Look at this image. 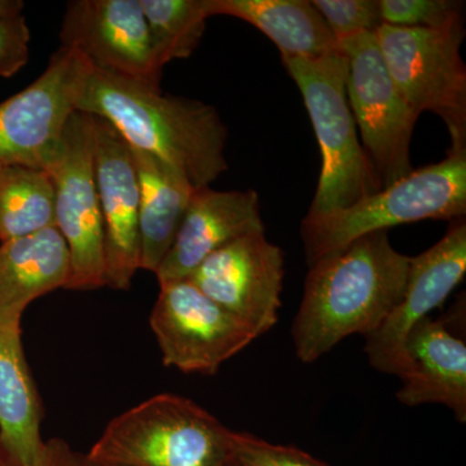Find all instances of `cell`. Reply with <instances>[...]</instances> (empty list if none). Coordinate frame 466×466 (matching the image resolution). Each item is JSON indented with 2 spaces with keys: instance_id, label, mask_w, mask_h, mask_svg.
<instances>
[{
  "instance_id": "52a82bcc",
  "label": "cell",
  "mask_w": 466,
  "mask_h": 466,
  "mask_svg": "<svg viewBox=\"0 0 466 466\" xmlns=\"http://www.w3.org/2000/svg\"><path fill=\"white\" fill-rule=\"evenodd\" d=\"M95 118L76 110L42 170L55 191L54 225L70 254L66 289L92 290L104 284V232L95 179Z\"/></svg>"
},
{
  "instance_id": "ffe728a7",
  "label": "cell",
  "mask_w": 466,
  "mask_h": 466,
  "mask_svg": "<svg viewBox=\"0 0 466 466\" xmlns=\"http://www.w3.org/2000/svg\"><path fill=\"white\" fill-rule=\"evenodd\" d=\"M210 17L240 18L275 43L281 57L317 58L339 43L309 0H208Z\"/></svg>"
},
{
  "instance_id": "603a6c76",
  "label": "cell",
  "mask_w": 466,
  "mask_h": 466,
  "mask_svg": "<svg viewBox=\"0 0 466 466\" xmlns=\"http://www.w3.org/2000/svg\"><path fill=\"white\" fill-rule=\"evenodd\" d=\"M464 3L455 0H380L382 25L438 29L464 21Z\"/></svg>"
},
{
  "instance_id": "4fadbf2b",
  "label": "cell",
  "mask_w": 466,
  "mask_h": 466,
  "mask_svg": "<svg viewBox=\"0 0 466 466\" xmlns=\"http://www.w3.org/2000/svg\"><path fill=\"white\" fill-rule=\"evenodd\" d=\"M61 47L112 75L161 87L159 66L140 0H73L60 30Z\"/></svg>"
},
{
  "instance_id": "ac0fdd59",
  "label": "cell",
  "mask_w": 466,
  "mask_h": 466,
  "mask_svg": "<svg viewBox=\"0 0 466 466\" xmlns=\"http://www.w3.org/2000/svg\"><path fill=\"white\" fill-rule=\"evenodd\" d=\"M70 254L56 227L0 242V318L23 319L33 300L66 289Z\"/></svg>"
},
{
  "instance_id": "2e32d148",
  "label": "cell",
  "mask_w": 466,
  "mask_h": 466,
  "mask_svg": "<svg viewBox=\"0 0 466 466\" xmlns=\"http://www.w3.org/2000/svg\"><path fill=\"white\" fill-rule=\"evenodd\" d=\"M410 368L397 397L416 407L437 403L466 421V345L451 328V319H422L407 337Z\"/></svg>"
},
{
  "instance_id": "5b68a950",
  "label": "cell",
  "mask_w": 466,
  "mask_h": 466,
  "mask_svg": "<svg viewBox=\"0 0 466 466\" xmlns=\"http://www.w3.org/2000/svg\"><path fill=\"white\" fill-rule=\"evenodd\" d=\"M283 64L302 94L320 147L321 173L309 214L341 210L381 191L350 108L341 46L317 58L283 57Z\"/></svg>"
},
{
  "instance_id": "9c48e42d",
  "label": "cell",
  "mask_w": 466,
  "mask_h": 466,
  "mask_svg": "<svg viewBox=\"0 0 466 466\" xmlns=\"http://www.w3.org/2000/svg\"><path fill=\"white\" fill-rule=\"evenodd\" d=\"M149 324L165 366L184 373L216 375L223 363L259 337L189 279L159 284Z\"/></svg>"
},
{
  "instance_id": "7c38bea8",
  "label": "cell",
  "mask_w": 466,
  "mask_h": 466,
  "mask_svg": "<svg viewBox=\"0 0 466 466\" xmlns=\"http://www.w3.org/2000/svg\"><path fill=\"white\" fill-rule=\"evenodd\" d=\"M284 276L283 250L254 232L214 251L187 279L260 337L278 324Z\"/></svg>"
},
{
  "instance_id": "7402d4cb",
  "label": "cell",
  "mask_w": 466,
  "mask_h": 466,
  "mask_svg": "<svg viewBox=\"0 0 466 466\" xmlns=\"http://www.w3.org/2000/svg\"><path fill=\"white\" fill-rule=\"evenodd\" d=\"M159 66L191 57L210 18L208 0H140Z\"/></svg>"
},
{
  "instance_id": "cb8c5ba5",
  "label": "cell",
  "mask_w": 466,
  "mask_h": 466,
  "mask_svg": "<svg viewBox=\"0 0 466 466\" xmlns=\"http://www.w3.org/2000/svg\"><path fill=\"white\" fill-rule=\"evenodd\" d=\"M312 5L339 42L357 34H375L382 25L380 0H312Z\"/></svg>"
},
{
  "instance_id": "9a60e30c",
  "label": "cell",
  "mask_w": 466,
  "mask_h": 466,
  "mask_svg": "<svg viewBox=\"0 0 466 466\" xmlns=\"http://www.w3.org/2000/svg\"><path fill=\"white\" fill-rule=\"evenodd\" d=\"M265 231L258 193L253 189H198L193 193L173 247L155 274L158 284L189 278L214 251L242 236Z\"/></svg>"
},
{
  "instance_id": "d4e9b609",
  "label": "cell",
  "mask_w": 466,
  "mask_h": 466,
  "mask_svg": "<svg viewBox=\"0 0 466 466\" xmlns=\"http://www.w3.org/2000/svg\"><path fill=\"white\" fill-rule=\"evenodd\" d=\"M231 447L238 466H329L297 447L272 444L248 433L232 431Z\"/></svg>"
},
{
  "instance_id": "44dd1931",
  "label": "cell",
  "mask_w": 466,
  "mask_h": 466,
  "mask_svg": "<svg viewBox=\"0 0 466 466\" xmlns=\"http://www.w3.org/2000/svg\"><path fill=\"white\" fill-rule=\"evenodd\" d=\"M54 210V184L46 171L0 167V242L55 227Z\"/></svg>"
},
{
  "instance_id": "484cf974",
  "label": "cell",
  "mask_w": 466,
  "mask_h": 466,
  "mask_svg": "<svg viewBox=\"0 0 466 466\" xmlns=\"http://www.w3.org/2000/svg\"><path fill=\"white\" fill-rule=\"evenodd\" d=\"M30 29L24 15L0 21V78H12L29 61Z\"/></svg>"
},
{
  "instance_id": "7a4b0ae2",
  "label": "cell",
  "mask_w": 466,
  "mask_h": 466,
  "mask_svg": "<svg viewBox=\"0 0 466 466\" xmlns=\"http://www.w3.org/2000/svg\"><path fill=\"white\" fill-rule=\"evenodd\" d=\"M410 260L379 231L309 265L291 327L299 360L314 363L349 336L375 332L403 297Z\"/></svg>"
},
{
  "instance_id": "4316f807",
  "label": "cell",
  "mask_w": 466,
  "mask_h": 466,
  "mask_svg": "<svg viewBox=\"0 0 466 466\" xmlns=\"http://www.w3.org/2000/svg\"><path fill=\"white\" fill-rule=\"evenodd\" d=\"M25 466H91L87 453L76 451L60 438H51L45 444L38 456Z\"/></svg>"
},
{
  "instance_id": "f1b7e54d",
  "label": "cell",
  "mask_w": 466,
  "mask_h": 466,
  "mask_svg": "<svg viewBox=\"0 0 466 466\" xmlns=\"http://www.w3.org/2000/svg\"><path fill=\"white\" fill-rule=\"evenodd\" d=\"M0 466H21L16 460L12 458L11 453L3 446L2 441H0Z\"/></svg>"
},
{
  "instance_id": "8fae6325",
  "label": "cell",
  "mask_w": 466,
  "mask_h": 466,
  "mask_svg": "<svg viewBox=\"0 0 466 466\" xmlns=\"http://www.w3.org/2000/svg\"><path fill=\"white\" fill-rule=\"evenodd\" d=\"M465 272L466 220L461 218L451 220L446 235L431 249L410 257L403 297L380 328L366 337L364 351L370 366L403 379L410 368L408 334L443 305Z\"/></svg>"
},
{
  "instance_id": "277c9868",
  "label": "cell",
  "mask_w": 466,
  "mask_h": 466,
  "mask_svg": "<svg viewBox=\"0 0 466 466\" xmlns=\"http://www.w3.org/2000/svg\"><path fill=\"white\" fill-rule=\"evenodd\" d=\"M231 434L195 401L164 392L115 417L87 458L108 466H231Z\"/></svg>"
},
{
  "instance_id": "83f0119b",
  "label": "cell",
  "mask_w": 466,
  "mask_h": 466,
  "mask_svg": "<svg viewBox=\"0 0 466 466\" xmlns=\"http://www.w3.org/2000/svg\"><path fill=\"white\" fill-rule=\"evenodd\" d=\"M24 8L23 0H0V21L21 16Z\"/></svg>"
},
{
  "instance_id": "f546056e",
  "label": "cell",
  "mask_w": 466,
  "mask_h": 466,
  "mask_svg": "<svg viewBox=\"0 0 466 466\" xmlns=\"http://www.w3.org/2000/svg\"><path fill=\"white\" fill-rule=\"evenodd\" d=\"M91 466H108V465H101V464H94V462L90 461Z\"/></svg>"
},
{
  "instance_id": "8992f818",
  "label": "cell",
  "mask_w": 466,
  "mask_h": 466,
  "mask_svg": "<svg viewBox=\"0 0 466 466\" xmlns=\"http://www.w3.org/2000/svg\"><path fill=\"white\" fill-rule=\"evenodd\" d=\"M375 36L408 106L417 116H440L449 128L450 150H466L464 21L438 29L381 25Z\"/></svg>"
},
{
  "instance_id": "3957f363",
  "label": "cell",
  "mask_w": 466,
  "mask_h": 466,
  "mask_svg": "<svg viewBox=\"0 0 466 466\" xmlns=\"http://www.w3.org/2000/svg\"><path fill=\"white\" fill-rule=\"evenodd\" d=\"M466 216V150H449L443 161L413 168L381 191L302 222L308 265L345 249L359 238L424 219H461Z\"/></svg>"
},
{
  "instance_id": "6da1fadb",
  "label": "cell",
  "mask_w": 466,
  "mask_h": 466,
  "mask_svg": "<svg viewBox=\"0 0 466 466\" xmlns=\"http://www.w3.org/2000/svg\"><path fill=\"white\" fill-rule=\"evenodd\" d=\"M75 106L112 125L130 148L177 168L196 191L208 188L228 170L225 122L213 106L200 100L164 95L161 87L88 63Z\"/></svg>"
},
{
  "instance_id": "ba28073f",
  "label": "cell",
  "mask_w": 466,
  "mask_h": 466,
  "mask_svg": "<svg viewBox=\"0 0 466 466\" xmlns=\"http://www.w3.org/2000/svg\"><path fill=\"white\" fill-rule=\"evenodd\" d=\"M348 57V97L360 143L382 188L412 173L410 143L417 116L408 106L373 33L339 42Z\"/></svg>"
},
{
  "instance_id": "4dcf8cb0",
  "label": "cell",
  "mask_w": 466,
  "mask_h": 466,
  "mask_svg": "<svg viewBox=\"0 0 466 466\" xmlns=\"http://www.w3.org/2000/svg\"><path fill=\"white\" fill-rule=\"evenodd\" d=\"M231 466H238V464H236L235 460H233Z\"/></svg>"
},
{
  "instance_id": "5bb4252c",
  "label": "cell",
  "mask_w": 466,
  "mask_h": 466,
  "mask_svg": "<svg viewBox=\"0 0 466 466\" xmlns=\"http://www.w3.org/2000/svg\"><path fill=\"white\" fill-rule=\"evenodd\" d=\"M95 118V179L104 232V284L130 289L140 269L139 180L133 153L112 125Z\"/></svg>"
},
{
  "instance_id": "e0dca14e",
  "label": "cell",
  "mask_w": 466,
  "mask_h": 466,
  "mask_svg": "<svg viewBox=\"0 0 466 466\" xmlns=\"http://www.w3.org/2000/svg\"><path fill=\"white\" fill-rule=\"evenodd\" d=\"M21 321L0 318V441L18 464L25 466L45 444V413L24 352Z\"/></svg>"
},
{
  "instance_id": "30bf717a",
  "label": "cell",
  "mask_w": 466,
  "mask_h": 466,
  "mask_svg": "<svg viewBox=\"0 0 466 466\" xmlns=\"http://www.w3.org/2000/svg\"><path fill=\"white\" fill-rule=\"evenodd\" d=\"M88 61L60 47L32 85L0 103V167L42 170L56 149Z\"/></svg>"
},
{
  "instance_id": "d6986e66",
  "label": "cell",
  "mask_w": 466,
  "mask_h": 466,
  "mask_svg": "<svg viewBox=\"0 0 466 466\" xmlns=\"http://www.w3.org/2000/svg\"><path fill=\"white\" fill-rule=\"evenodd\" d=\"M139 180L140 268L157 272L196 189L177 168L131 148Z\"/></svg>"
}]
</instances>
